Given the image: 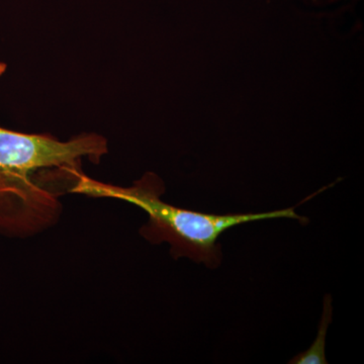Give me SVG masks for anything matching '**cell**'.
<instances>
[{
  "label": "cell",
  "mask_w": 364,
  "mask_h": 364,
  "mask_svg": "<svg viewBox=\"0 0 364 364\" xmlns=\"http://www.w3.org/2000/svg\"><path fill=\"white\" fill-rule=\"evenodd\" d=\"M107 151L97 134L60 141L0 128V234L26 238L53 226L62 207L51 172L80 169L83 158L98 163Z\"/></svg>",
  "instance_id": "obj_1"
},
{
  "label": "cell",
  "mask_w": 364,
  "mask_h": 364,
  "mask_svg": "<svg viewBox=\"0 0 364 364\" xmlns=\"http://www.w3.org/2000/svg\"><path fill=\"white\" fill-rule=\"evenodd\" d=\"M68 191L90 198H114L140 208L149 218L141 229L144 238L154 244L167 242L174 258L188 257L210 268L221 263L222 250L218 239L228 229L280 218L308 222L306 218L296 215L294 208L261 214L214 215L176 207L163 202L164 186L153 173L146 174L129 188H123L95 181L79 171Z\"/></svg>",
  "instance_id": "obj_2"
},
{
  "label": "cell",
  "mask_w": 364,
  "mask_h": 364,
  "mask_svg": "<svg viewBox=\"0 0 364 364\" xmlns=\"http://www.w3.org/2000/svg\"><path fill=\"white\" fill-rule=\"evenodd\" d=\"M324 314L321 321L320 329H318L317 339L314 341L309 350L299 354L296 358L289 363L298 364H326L328 363L325 356V340L327 335L328 327L331 322V301L330 296H327L325 301Z\"/></svg>",
  "instance_id": "obj_3"
},
{
  "label": "cell",
  "mask_w": 364,
  "mask_h": 364,
  "mask_svg": "<svg viewBox=\"0 0 364 364\" xmlns=\"http://www.w3.org/2000/svg\"><path fill=\"white\" fill-rule=\"evenodd\" d=\"M6 70V65L4 63H0V76L2 75V74L4 73Z\"/></svg>",
  "instance_id": "obj_4"
}]
</instances>
